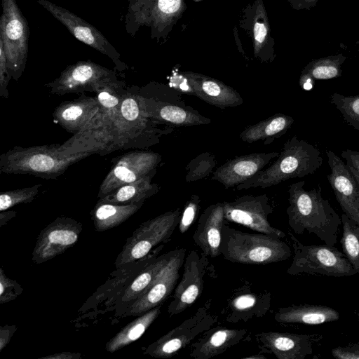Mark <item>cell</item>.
Masks as SVG:
<instances>
[{
    "instance_id": "obj_1",
    "label": "cell",
    "mask_w": 359,
    "mask_h": 359,
    "mask_svg": "<svg viewBox=\"0 0 359 359\" xmlns=\"http://www.w3.org/2000/svg\"><path fill=\"white\" fill-rule=\"evenodd\" d=\"M304 184L305 182L301 181L288 187V224L297 234L306 231L315 234L325 244L334 245L341 218L329 201L322 197L320 186L306 191Z\"/></svg>"
},
{
    "instance_id": "obj_2",
    "label": "cell",
    "mask_w": 359,
    "mask_h": 359,
    "mask_svg": "<svg viewBox=\"0 0 359 359\" xmlns=\"http://www.w3.org/2000/svg\"><path fill=\"white\" fill-rule=\"evenodd\" d=\"M60 146L15 147L1 155L0 172L57 179L72 165L93 155L88 152L65 154L59 150Z\"/></svg>"
},
{
    "instance_id": "obj_3",
    "label": "cell",
    "mask_w": 359,
    "mask_h": 359,
    "mask_svg": "<svg viewBox=\"0 0 359 359\" xmlns=\"http://www.w3.org/2000/svg\"><path fill=\"white\" fill-rule=\"evenodd\" d=\"M322 163L323 158L318 149L293 136L285 142L276 160L269 166L236 187L237 190L269 188L289 179L313 174Z\"/></svg>"
},
{
    "instance_id": "obj_4",
    "label": "cell",
    "mask_w": 359,
    "mask_h": 359,
    "mask_svg": "<svg viewBox=\"0 0 359 359\" xmlns=\"http://www.w3.org/2000/svg\"><path fill=\"white\" fill-rule=\"evenodd\" d=\"M220 252L227 261L250 265L285 261L292 255L290 246L280 237L241 231L225 223L222 226Z\"/></svg>"
},
{
    "instance_id": "obj_5",
    "label": "cell",
    "mask_w": 359,
    "mask_h": 359,
    "mask_svg": "<svg viewBox=\"0 0 359 359\" xmlns=\"http://www.w3.org/2000/svg\"><path fill=\"white\" fill-rule=\"evenodd\" d=\"M294 249V257L287 273L292 276L300 273L320 274L343 277L357 273L343 252L334 245H311L300 243L288 232Z\"/></svg>"
},
{
    "instance_id": "obj_6",
    "label": "cell",
    "mask_w": 359,
    "mask_h": 359,
    "mask_svg": "<svg viewBox=\"0 0 359 359\" xmlns=\"http://www.w3.org/2000/svg\"><path fill=\"white\" fill-rule=\"evenodd\" d=\"M128 149L129 145L119 132L114 118L100 109L81 130L60 144L59 150L65 154L105 155Z\"/></svg>"
},
{
    "instance_id": "obj_7",
    "label": "cell",
    "mask_w": 359,
    "mask_h": 359,
    "mask_svg": "<svg viewBox=\"0 0 359 359\" xmlns=\"http://www.w3.org/2000/svg\"><path fill=\"white\" fill-rule=\"evenodd\" d=\"M0 38L3 41L11 79L22 76L28 54L29 29L16 0H1Z\"/></svg>"
},
{
    "instance_id": "obj_8",
    "label": "cell",
    "mask_w": 359,
    "mask_h": 359,
    "mask_svg": "<svg viewBox=\"0 0 359 359\" xmlns=\"http://www.w3.org/2000/svg\"><path fill=\"white\" fill-rule=\"evenodd\" d=\"M114 120L130 149H144L156 144L163 135L173 130L170 128H158L159 123L147 116L143 111L138 95L130 90L124 96Z\"/></svg>"
},
{
    "instance_id": "obj_9",
    "label": "cell",
    "mask_w": 359,
    "mask_h": 359,
    "mask_svg": "<svg viewBox=\"0 0 359 359\" xmlns=\"http://www.w3.org/2000/svg\"><path fill=\"white\" fill-rule=\"evenodd\" d=\"M181 213L180 208H177L142 224L126 245L118 264L142 259L155 246L168 242L178 226Z\"/></svg>"
},
{
    "instance_id": "obj_10",
    "label": "cell",
    "mask_w": 359,
    "mask_h": 359,
    "mask_svg": "<svg viewBox=\"0 0 359 359\" xmlns=\"http://www.w3.org/2000/svg\"><path fill=\"white\" fill-rule=\"evenodd\" d=\"M210 302H208L199 307L192 316L149 345L145 353L154 358H169L190 346L197 337L217 321V316L210 311Z\"/></svg>"
},
{
    "instance_id": "obj_11",
    "label": "cell",
    "mask_w": 359,
    "mask_h": 359,
    "mask_svg": "<svg viewBox=\"0 0 359 359\" xmlns=\"http://www.w3.org/2000/svg\"><path fill=\"white\" fill-rule=\"evenodd\" d=\"M224 219L243 225L251 230L276 236L281 238L285 233L273 227L269 221L273 207L266 194L245 195L232 201L223 202Z\"/></svg>"
},
{
    "instance_id": "obj_12",
    "label": "cell",
    "mask_w": 359,
    "mask_h": 359,
    "mask_svg": "<svg viewBox=\"0 0 359 359\" xmlns=\"http://www.w3.org/2000/svg\"><path fill=\"white\" fill-rule=\"evenodd\" d=\"M114 164L102 182L98 198H102L118 187L135 182L157 168L161 155L150 151L137 150L112 159Z\"/></svg>"
},
{
    "instance_id": "obj_13",
    "label": "cell",
    "mask_w": 359,
    "mask_h": 359,
    "mask_svg": "<svg viewBox=\"0 0 359 359\" xmlns=\"http://www.w3.org/2000/svg\"><path fill=\"white\" fill-rule=\"evenodd\" d=\"M116 75L114 71L91 61H79L67 66L60 75L45 86L51 94L95 93L103 81Z\"/></svg>"
},
{
    "instance_id": "obj_14",
    "label": "cell",
    "mask_w": 359,
    "mask_h": 359,
    "mask_svg": "<svg viewBox=\"0 0 359 359\" xmlns=\"http://www.w3.org/2000/svg\"><path fill=\"white\" fill-rule=\"evenodd\" d=\"M208 264V257L196 250H191L185 257L182 278L177 284L172 299L168 306L170 316L182 313L201 296Z\"/></svg>"
},
{
    "instance_id": "obj_15",
    "label": "cell",
    "mask_w": 359,
    "mask_h": 359,
    "mask_svg": "<svg viewBox=\"0 0 359 359\" xmlns=\"http://www.w3.org/2000/svg\"><path fill=\"white\" fill-rule=\"evenodd\" d=\"M185 256V248L172 250L166 264L145 291L132 303L130 306V314H142L160 306L168 298L177 284L180 271L184 264Z\"/></svg>"
},
{
    "instance_id": "obj_16",
    "label": "cell",
    "mask_w": 359,
    "mask_h": 359,
    "mask_svg": "<svg viewBox=\"0 0 359 359\" xmlns=\"http://www.w3.org/2000/svg\"><path fill=\"white\" fill-rule=\"evenodd\" d=\"M38 3L63 24L78 40L109 57L119 71L126 69V65L120 60V54L95 27L69 10L50 1L38 0Z\"/></svg>"
},
{
    "instance_id": "obj_17",
    "label": "cell",
    "mask_w": 359,
    "mask_h": 359,
    "mask_svg": "<svg viewBox=\"0 0 359 359\" xmlns=\"http://www.w3.org/2000/svg\"><path fill=\"white\" fill-rule=\"evenodd\" d=\"M255 338L262 353L273 354L278 359H304L313 353V344L322 336L269 331L257 333Z\"/></svg>"
},
{
    "instance_id": "obj_18",
    "label": "cell",
    "mask_w": 359,
    "mask_h": 359,
    "mask_svg": "<svg viewBox=\"0 0 359 359\" xmlns=\"http://www.w3.org/2000/svg\"><path fill=\"white\" fill-rule=\"evenodd\" d=\"M330 173L327 175L344 213L359 224V186L344 162L333 151H326Z\"/></svg>"
},
{
    "instance_id": "obj_19",
    "label": "cell",
    "mask_w": 359,
    "mask_h": 359,
    "mask_svg": "<svg viewBox=\"0 0 359 359\" xmlns=\"http://www.w3.org/2000/svg\"><path fill=\"white\" fill-rule=\"evenodd\" d=\"M81 225L70 218H57L41 233L33 260L41 263L62 253L78 240Z\"/></svg>"
},
{
    "instance_id": "obj_20",
    "label": "cell",
    "mask_w": 359,
    "mask_h": 359,
    "mask_svg": "<svg viewBox=\"0 0 359 359\" xmlns=\"http://www.w3.org/2000/svg\"><path fill=\"white\" fill-rule=\"evenodd\" d=\"M138 99L147 116L159 124L194 126L206 125L211 122L210 118L187 106L183 101L172 103L168 100L147 97L140 95Z\"/></svg>"
},
{
    "instance_id": "obj_21",
    "label": "cell",
    "mask_w": 359,
    "mask_h": 359,
    "mask_svg": "<svg viewBox=\"0 0 359 359\" xmlns=\"http://www.w3.org/2000/svg\"><path fill=\"white\" fill-rule=\"evenodd\" d=\"M279 154L252 153L235 157L217 168L211 180L219 182L225 189L236 187L258 174Z\"/></svg>"
},
{
    "instance_id": "obj_22",
    "label": "cell",
    "mask_w": 359,
    "mask_h": 359,
    "mask_svg": "<svg viewBox=\"0 0 359 359\" xmlns=\"http://www.w3.org/2000/svg\"><path fill=\"white\" fill-rule=\"evenodd\" d=\"M183 76L189 94L194 95L211 105L226 109L240 106L243 102L237 90L219 80L193 72H184Z\"/></svg>"
},
{
    "instance_id": "obj_23",
    "label": "cell",
    "mask_w": 359,
    "mask_h": 359,
    "mask_svg": "<svg viewBox=\"0 0 359 359\" xmlns=\"http://www.w3.org/2000/svg\"><path fill=\"white\" fill-rule=\"evenodd\" d=\"M271 299L269 292H255L243 287L229 299L224 310L225 320L236 323L262 318L270 310Z\"/></svg>"
},
{
    "instance_id": "obj_24",
    "label": "cell",
    "mask_w": 359,
    "mask_h": 359,
    "mask_svg": "<svg viewBox=\"0 0 359 359\" xmlns=\"http://www.w3.org/2000/svg\"><path fill=\"white\" fill-rule=\"evenodd\" d=\"M223 203L209 205L200 215L192 238L208 257L221 255L222 231L224 224Z\"/></svg>"
},
{
    "instance_id": "obj_25",
    "label": "cell",
    "mask_w": 359,
    "mask_h": 359,
    "mask_svg": "<svg viewBox=\"0 0 359 359\" xmlns=\"http://www.w3.org/2000/svg\"><path fill=\"white\" fill-rule=\"evenodd\" d=\"M248 333L246 329L212 327L190 344L189 355L194 359L212 358L239 344L247 337Z\"/></svg>"
},
{
    "instance_id": "obj_26",
    "label": "cell",
    "mask_w": 359,
    "mask_h": 359,
    "mask_svg": "<svg viewBox=\"0 0 359 359\" xmlns=\"http://www.w3.org/2000/svg\"><path fill=\"white\" fill-rule=\"evenodd\" d=\"M96 97L81 95L61 102L53 112L55 123L73 135L81 130L99 111Z\"/></svg>"
},
{
    "instance_id": "obj_27",
    "label": "cell",
    "mask_w": 359,
    "mask_h": 359,
    "mask_svg": "<svg viewBox=\"0 0 359 359\" xmlns=\"http://www.w3.org/2000/svg\"><path fill=\"white\" fill-rule=\"evenodd\" d=\"M339 318V312L333 308L311 304L281 307L274 315V319L278 323L305 325H320L336 321Z\"/></svg>"
},
{
    "instance_id": "obj_28",
    "label": "cell",
    "mask_w": 359,
    "mask_h": 359,
    "mask_svg": "<svg viewBox=\"0 0 359 359\" xmlns=\"http://www.w3.org/2000/svg\"><path fill=\"white\" fill-rule=\"evenodd\" d=\"M294 121V118L288 115L276 114L248 126L241 133L239 137L246 143L263 141L264 144H268L285 134Z\"/></svg>"
},
{
    "instance_id": "obj_29",
    "label": "cell",
    "mask_w": 359,
    "mask_h": 359,
    "mask_svg": "<svg viewBox=\"0 0 359 359\" xmlns=\"http://www.w3.org/2000/svg\"><path fill=\"white\" fill-rule=\"evenodd\" d=\"M156 172V169L135 182L118 187L104 197L100 198L99 201L114 204L144 202L147 198L158 193L161 189L158 184L151 182Z\"/></svg>"
},
{
    "instance_id": "obj_30",
    "label": "cell",
    "mask_w": 359,
    "mask_h": 359,
    "mask_svg": "<svg viewBox=\"0 0 359 359\" xmlns=\"http://www.w3.org/2000/svg\"><path fill=\"white\" fill-rule=\"evenodd\" d=\"M143 204L144 202L114 204L98 201L92 212L96 230L105 231L121 224L134 215Z\"/></svg>"
},
{
    "instance_id": "obj_31",
    "label": "cell",
    "mask_w": 359,
    "mask_h": 359,
    "mask_svg": "<svg viewBox=\"0 0 359 359\" xmlns=\"http://www.w3.org/2000/svg\"><path fill=\"white\" fill-rule=\"evenodd\" d=\"M129 88L116 75L101 82L96 88V98L100 110L114 118L118 113L124 96Z\"/></svg>"
},
{
    "instance_id": "obj_32",
    "label": "cell",
    "mask_w": 359,
    "mask_h": 359,
    "mask_svg": "<svg viewBox=\"0 0 359 359\" xmlns=\"http://www.w3.org/2000/svg\"><path fill=\"white\" fill-rule=\"evenodd\" d=\"M161 313V306H158L140 316L128 325L108 344L107 348L113 352L139 339Z\"/></svg>"
},
{
    "instance_id": "obj_33",
    "label": "cell",
    "mask_w": 359,
    "mask_h": 359,
    "mask_svg": "<svg viewBox=\"0 0 359 359\" xmlns=\"http://www.w3.org/2000/svg\"><path fill=\"white\" fill-rule=\"evenodd\" d=\"M172 251L154 257L147 264L130 286L125 290L122 299L125 302L135 301L148 287L156 276L166 264Z\"/></svg>"
},
{
    "instance_id": "obj_34",
    "label": "cell",
    "mask_w": 359,
    "mask_h": 359,
    "mask_svg": "<svg viewBox=\"0 0 359 359\" xmlns=\"http://www.w3.org/2000/svg\"><path fill=\"white\" fill-rule=\"evenodd\" d=\"M346 59L342 54L330 55L310 62L302 71L314 80H327L341 76V65Z\"/></svg>"
},
{
    "instance_id": "obj_35",
    "label": "cell",
    "mask_w": 359,
    "mask_h": 359,
    "mask_svg": "<svg viewBox=\"0 0 359 359\" xmlns=\"http://www.w3.org/2000/svg\"><path fill=\"white\" fill-rule=\"evenodd\" d=\"M342 237L340 243L343 252L359 273V224L350 219L348 216L341 215Z\"/></svg>"
},
{
    "instance_id": "obj_36",
    "label": "cell",
    "mask_w": 359,
    "mask_h": 359,
    "mask_svg": "<svg viewBox=\"0 0 359 359\" xmlns=\"http://www.w3.org/2000/svg\"><path fill=\"white\" fill-rule=\"evenodd\" d=\"M330 102L341 112L346 122L359 130V95L345 96L334 93L330 96Z\"/></svg>"
},
{
    "instance_id": "obj_37",
    "label": "cell",
    "mask_w": 359,
    "mask_h": 359,
    "mask_svg": "<svg viewBox=\"0 0 359 359\" xmlns=\"http://www.w3.org/2000/svg\"><path fill=\"white\" fill-rule=\"evenodd\" d=\"M217 161L215 156L209 152L198 155L187 165L186 181L196 182L206 177L215 167Z\"/></svg>"
},
{
    "instance_id": "obj_38",
    "label": "cell",
    "mask_w": 359,
    "mask_h": 359,
    "mask_svg": "<svg viewBox=\"0 0 359 359\" xmlns=\"http://www.w3.org/2000/svg\"><path fill=\"white\" fill-rule=\"evenodd\" d=\"M41 187L42 184H38L29 187L1 192L0 194L1 212L18 204L30 203L39 194Z\"/></svg>"
},
{
    "instance_id": "obj_39",
    "label": "cell",
    "mask_w": 359,
    "mask_h": 359,
    "mask_svg": "<svg viewBox=\"0 0 359 359\" xmlns=\"http://www.w3.org/2000/svg\"><path fill=\"white\" fill-rule=\"evenodd\" d=\"M201 198L196 194L191 195L187 201L181 213L178 229L181 233L187 232L197 218L201 206Z\"/></svg>"
},
{
    "instance_id": "obj_40",
    "label": "cell",
    "mask_w": 359,
    "mask_h": 359,
    "mask_svg": "<svg viewBox=\"0 0 359 359\" xmlns=\"http://www.w3.org/2000/svg\"><path fill=\"white\" fill-rule=\"evenodd\" d=\"M11 79L3 41L0 38V96L8 97V84Z\"/></svg>"
},
{
    "instance_id": "obj_41",
    "label": "cell",
    "mask_w": 359,
    "mask_h": 359,
    "mask_svg": "<svg viewBox=\"0 0 359 359\" xmlns=\"http://www.w3.org/2000/svg\"><path fill=\"white\" fill-rule=\"evenodd\" d=\"M341 157L346 161V167L359 186V151L346 149L342 151Z\"/></svg>"
},
{
    "instance_id": "obj_42",
    "label": "cell",
    "mask_w": 359,
    "mask_h": 359,
    "mask_svg": "<svg viewBox=\"0 0 359 359\" xmlns=\"http://www.w3.org/2000/svg\"><path fill=\"white\" fill-rule=\"evenodd\" d=\"M337 359H359V342L347 346H337L331 351Z\"/></svg>"
},
{
    "instance_id": "obj_43",
    "label": "cell",
    "mask_w": 359,
    "mask_h": 359,
    "mask_svg": "<svg viewBox=\"0 0 359 359\" xmlns=\"http://www.w3.org/2000/svg\"><path fill=\"white\" fill-rule=\"evenodd\" d=\"M181 0H158V7L165 14L176 13L181 6Z\"/></svg>"
},
{
    "instance_id": "obj_44",
    "label": "cell",
    "mask_w": 359,
    "mask_h": 359,
    "mask_svg": "<svg viewBox=\"0 0 359 359\" xmlns=\"http://www.w3.org/2000/svg\"><path fill=\"white\" fill-rule=\"evenodd\" d=\"M319 0H288L293 8L297 10H310L314 6Z\"/></svg>"
},
{
    "instance_id": "obj_45",
    "label": "cell",
    "mask_w": 359,
    "mask_h": 359,
    "mask_svg": "<svg viewBox=\"0 0 359 359\" xmlns=\"http://www.w3.org/2000/svg\"><path fill=\"white\" fill-rule=\"evenodd\" d=\"M267 29L264 23L257 22L254 26L255 39L257 43H262L265 40Z\"/></svg>"
},
{
    "instance_id": "obj_46",
    "label": "cell",
    "mask_w": 359,
    "mask_h": 359,
    "mask_svg": "<svg viewBox=\"0 0 359 359\" xmlns=\"http://www.w3.org/2000/svg\"><path fill=\"white\" fill-rule=\"evenodd\" d=\"M299 83L302 89L309 90L313 88L315 80L308 74H301Z\"/></svg>"
},
{
    "instance_id": "obj_47",
    "label": "cell",
    "mask_w": 359,
    "mask_h": 359,
    "mask_svg": "<svg viewBox=\"0 0 359 359\" xmlns=\"http://www.w3.org/2000/svg\"><path fill=\"white\" fill-rule=\"evenodd\" d=\"M266 357L264 355V353H262L261 352L243 358V359H266Z\"/></svg>"
},
{
    "instance_id": "obj_48",
    "label": "cell",
    "mask_w": 359,
    "mask_h": 359,
    "mask_svg": "<svg viewBox=\"0 0 359 359\" xmlns=\"http://www.w3.org/2000/svg\"><path fill=\"white\" fill-rule=\"evenodd\" d=\"M358 318H359V311H358Z\"/></svg>"
}]
</instances>
